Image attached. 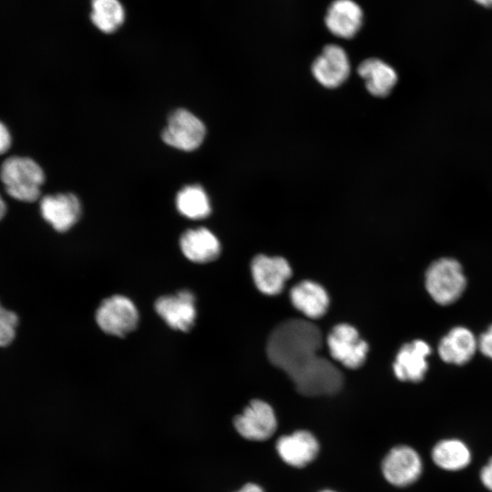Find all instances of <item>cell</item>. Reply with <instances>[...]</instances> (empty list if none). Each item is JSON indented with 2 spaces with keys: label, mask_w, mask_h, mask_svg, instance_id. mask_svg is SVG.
Instances as JSON below:
<instances>
[{
  "label": "cell",
  "mask_w": 492,
  "mask_h": 492,
  "mask_svg": "<svg viewBox=\"0 0 492 492\" xmlns=\"http://www.w3.org/2000/svg\"><path fill=\"white\" fill-rule=\"evenodd\" d=\"M322 333L313 323L289 319L278 324L269 336L267 355L283 370L299 393L307 396L333 395L343 385V374L320 356Z\"/></svg>",
  "instance_id": "obj_1"
},
{
  "label": "cell",
  "mask_w": 492,
  "mask_h": 492,
  "mask_svg": "<svg viewBox=\"0 0 492 492\" xmlns=\"http://www.w3.org/2000/svg\"><path fill=\"white\" fill-rule=\"evenodd\" d=\"M0 179L11 198L19 201L33 202L40 197L45 173L34 159L12 156L0 167Z\"/></svg>",
  "instance_id": "obj_2"
},
{
  "label": "cell",
  "mask_w": 492,
  "mask_h": 492,
  "mask_svg": "<svg viewBox=\"0 0 492 492\" xmlns=\"http://www.w3.org/2000/svg\"><path fill=\"white\" fill-rule=\"evenodd\" d=\"M425 283L428 294L436 303L448 305L463 294L466 279L456 260L441 258L429 265Z\"/></svg>",
  "instance_id": "obj_3"
},
{
  "label": "cell",
  "mask_w": 492,
  "mask_h": 492,
  "mask_svg": "<svg viewBox=\"0 0 492 492\" xmlns=\"http://www.w3.org/2000/svg\"><path fill=\"white\" fill-rule=\"evenodd\" d=\"M95 317L104 333L120 337L132 332L139 319L134 302L119 294L105 299L98 306Z\"/></svg>",
  "instance_id": "obj_4"
},
{
  "label": "cell",
  "mask_w": 492,
  "mask_h": 492,
  "mask_svg": "<svg viewBox=\"0 0 492 492\" xmlns=\"http://www.w3.org/2000/svg\"><path fill=\"white\" fill-rule=\"evenodd\" d=\"M205 134L206 128L202 121L191 112L179 108L169 117L161 137L170 147L191 151L201 145Z\"/></svg>",
  "instance_id": "obj_5"
},
{
  "label": "cell",
  "mask_w": 492,
  "mask_h": 492,
  "mask_svg": "<svg viewBox=\"0 0 492 492\" xmlns=\"http://www.w3.org/2000/svg\"><path fill=\"white\" fill-rule=\"evenodd\" d=\"M423 462L419 454L411 446L401 445L393 447L382 462L384 478L395 487H406L421 476Z\"/></svg>",
  "instance_id": "obj_6"
},
{
  "label": "cell",
  "mask_w": 492,
  "mask_h": 492,
  "mask_svg": "<svg viewBox=\"0 0 492 492\" xmlns=\"http://www.w3.org/2000/svg\"><path fill=\"white\" fill-rule=\"evenodd\" d=\"M327 345L332 357L351 369L360 367L368 352V344L359 337L357 330L346 323L333 328Z\"/></svg>",
  "instance_id": "obj_7"
},
{
  "label": "cell",
  "mask_w": 492,
  "mask_h": 492,
  "mask_svg": "<svg viewBox=\"0 0 492 492\" xmlns=\"http://www.w3.org/2000/svg\"><path fill=\"white\" fill-rule=\"evenodd\" d=\"M236 431L245 439L264 441L277 428V420L272 406L259 399L252 400L233 420Z\"/></svg>",
  "instance_id": "obj_8"
},
{
  "label": "cell",
  "mask_w": 492,
  "mask_h": 492,
  "mask_svg": "<svg viewBox=\"0 0 492 492\" xmlns=\"http://www.w3.org/2000/svg\"><path fill=\"white\" fill-rule=\"evenodd\" d=\"M314 78L327 88H335L348 78L351 65L346 51L340 46L329 44L312 64Z\"/></svg>",
  "instance_id": "obj_9"
},
{
  "label": "cell",
  "mask_w": 492,
  "mask_h": 492,
  "mask_svg": "<svg viewBox=\"0 0 492 492\" xmlns=\"http://www.w3.org/2000/svg\"><path fill=\"white\" fill-rule=\"evenodd\" d=\"M155 310L170 328L182 332L190 330L197 317L195 296L189 290L159 297Z\"/></svg>",
  "instance_id": "obj_10"
},
{
  "label": "cell",
  "mask_w": 492,
  "mask_h": 492,
  "mask_svg": "<svg viewBox=\"0 0 492 492\" xmlns=\"http://www.w3.org/2000/svg\"><path fill=\"white\" fill-rule=\"evenodd\" d=\"M431 351L430 345L423 340L416 339L405 343L393 364L396 378L404 382L422 381L428 369L427 357Z\"/></svg>",
  "instance_id": "obj_11"
},
{
  "label": "cell",
  "mask_w": 492,
  "mask_h": 492,
  "mask_svg": "<svg viewBox=\"0 0 492 492\" xmlns=\"http://www.w3.org/2000/svg\"><path fill=\"white\" fill-rule=\"evenodd\" d=\"M40 212L43 219L59 232L68 231L80 215L81 205L72 193L46 195L40 200Z\"/></svg>",
  "instance_id": "obj_12"
},
{
  "label": "cell",
  "mask_w": 492,
  "mask_h": 492,
  "mask_svg": "<svg viewBox=\"0 0 492 492\" xmlns=\"http://www.w3.org/2000/svg\"><path fill=\"white\" fill-rule=\"evenodd\" d=\"M251 273L259 291L276 295L282 291L285 282L292 275V270L282 257L257 255L251 261Z\"/></svg>",
  "instance_id": "obj_13"
},
{
  "label": "cell",
  "mask_w": 492,
  "mask_h": 492,
  "mask_svg": "<svg viewBox=\"0 0 492 492\" xmlns=\"http://www.w3.org/2000/svg\"><path fill=\"white\" fill-rule=\"evenodd\" d=\"M364 12L354 0H334L326 10L324 24L336 37L351 39L360 31Z\"/></svg>",
  "instance_id": "obj_14"
},
{
  "label": "cell",
  "mask_w": 492,
  "mask_h": 492,
  "mask_svg": "<svg viewBox=\"0 0 492 492\" xmlns=\"http://www.w3.org/2000/svg\"><path fill=\"white\" fill-rule=\"evenodd\" d=\"M276 451L287 465L303 467L316 457L319 443L311 432L299 430L281 436L276 442Z\"/></svg>",
  "instance_id": "obj_15"
},
{
  "label": "cell",
  "mask_w": 492,
  "mask_h": 492,
  "mask_svg": "<svg viewBox=\"0 0 492 492\" xmlns=\"http://www.w3.org/2000/svg\"><path fill=\"white\" fill-rule=\"evenodd\" d=\"M477 350V339L467 328L456 326L439 342L437 352L447 364L462 365L469 362Z\"/></svg>",
  "instance_id": "obj_16"
},
{
  "label": "cell",
  "mask_w": 492,
  "mask_h": 492,
  "mask_svg": "<svg viewBox=\"0 0 492 492\" xmlns=\"http://www.w3.org/2000/svg\"><path fill=\"white\" fill-rule=\"evenodd\" d=\"M179 246L184 256L196 263L216 260L221 249L218 238L204 227L186 231L179 239Z\"/></svg>",
  "instance_id": "obj_17"
},
{
  "label": "cell",
  "mask_w": 492,
  "mask_h": 492,
  "mask_svg": "<svg viewBox=\"0 0 492 492\" xmlns=\"http://www.w3.org/2000/svg\"><path fill=\"white\" fill-rule=\"evenodd\" d=\"M357 73L364 80L367 91L377 97L388 96L398 79L394 67L376 57L362 61L357 67Z\"/></svg>",
  "instance_id": "obj_18"
},
{
  "label": "cell",
  "mask_w": 492,
  "mask_h": 492,
  "mask_svg": "<svg viewBox=\"0 0 492 492\" xmlns=\"http://www.w3.org/2000/svg\"><path fill=\"white\" fill-rule=\"evenodd\" d=\"M293 306L308 318L317 319L327 311L329 298L325 290L318 283L303 281L295 285L290 293Z\"/></svg>",
  "instance_id": "obj_19"
},
{
  "label": "cell",
  "mask_w": 492,
  "mask_h": 492,
  "mask_svg": "<svg viewBox=\"0 0 492 492\" xmlns=\"http://www.w3.org/2000/svg\"><path fill=\"white\" fill-rule=\"evenodd\" d=\"M431 457L438 467L447 471H458L470 464L471 452L463 441L448 438L435 445Z\"/></svg>",
  "instance_id": "obj_20"
},
{
  "label": "cell",
  "mask_w": 492,
  "mask_h": 492,
  "mask_svg": "<svg viewBox=\"0 0 492 492\" xmlns=\"http://www.w3.org/2000/svg\"><path fill=\"white\" fill-rule=\"evenodd\" d=\"M179 212L191 220L208 217L211 211L209 197L200 185H189L180 190L176 197Z\"/></svg>",
  "instance_id": "obj_21"
},
{
  "label": "cell",
  "mask_w": 492,
  "mask_h": 492,
  "mask_svg": "<svg viewBox=\"0 0 492 492\" xmlns=\"http://www.w3.org/2000/svg\"><path fill=\"white\" fill-rule=\"evenodd\" d=\"M124 18V8L118 0H92L91 20L100 31L113 33Z\"/></svg>",
  "instance_id": "obj_22"
},
{
  "label": "cell",
  "mask_w": 492,
  "mask_h": 492,
  "mask_svg": "<svg viewBox=\"0 0 492 492\" xmlns=\"http://www.w3.org/2000/svg\"><path fill=\"white\" fill-rule=\"evenodd\" d=\"M17 323V315L0 305V346H5L13 341Z\"/></svg>",
  "instance_id": "obj_23"
},
{
  "label": "cell",
  "mask_w": 492,
  "mask_h": 492,
  "mask_svg": "<svg viewBox=\"0 0 492 492\" xmlns=\"http://www.w3.org/2000/svg\"><path fill=\"white\" fill-rule=\"evenodd\" d=\"M477 349L492 360V324L477 339Z\"/></svg>",
  "instance_id": "obj_24"
},
{
  "label": "cell",
  "mask_w": 492,
  "mask_h": 492,
  "mask_svg": "<svg viewBox=\"0 0 492 492\" xmlns=\"http://www.w3.org/2000/svg\"><path fill=\"white\" fill-rule=\"evenodd\" d=\"M12 144V137L7 127L0 121V155L5 153Z\"/></svg>",
  "instance_id": "obj_25"
},
{
  "label": "cell",
  "mask_w": 492,
  "mask_h": 492,
  "mask_svg": "<svg viewBox=\"0 0 492 492\" xmlns=\"http://www.w3.org/2000/svg\"><path fill=\"white\" fill-rule=\"evenodd\" d=\"M480 480L484 487L492 492V457L481 468Z\"/></svg>",
  "instance_id": "obj_26"
},
{
  "label": "cell",
  "mask_w": 492,
  "mask_h": 492,
  "mask_svg": "<svg viewBox=\"0 0 492 492\" xmlns=\"http://www.w3.org/2000/svg\"><path fill=\"white\" fill-rule=\"evenodd\" d=\"M235 492H264L263 488L254 483H247Z\"/></svg>",
  "instance_id": "obj_27"
},
{
  "label": "cell",
  "mask_w": 492,
  "mask_h": 492,
  "mask_svg": "<svg viewBox=\"0 0 492 492\" xmlns=\"http://www.w3.org/2000/svg\"><path fill=\"white\" fill-rule=\"evenodd\" d=\"M6 212V204L0 195V220L5 215Z\"/></svg>",
  "instance_id": "obj_28"
},
{
  "label": "cell",
  "mask_w": 492,
  "mask_h": 492,
  "mask_svg": "<svg viewBox=\"0 0 492 492\" xmlns=\"http://www.w3.org/2000/svg\"><path fill=\"white\" fill-rule=\"evenodd\" d=\"M478 5L484 6V7H492V0H474Z\"/></svg>",
  "instance_id": "obj_29"
},
{
  "label": "cell",
  "mask_w": 492,
  "mask_h": 492,
  "mask_svg": "<svg viewBox=\"0 0 492 492\" xmlns=\"http://www.w3.org/2000/svg\"><path fill=\"white\" fill-rule=\"evenodd\" d=\"M321 492H335V491H333V490H323Z\"/></svg>",
  "instance_id": "obj_30"
}]
</instances>
